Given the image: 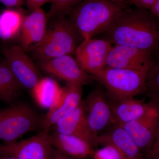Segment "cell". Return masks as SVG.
I'll list each match as a JSON object with an SVG mask.
<instances>
[{"instance_id":"6da1fadb","label":"cell","mask_w":159,"mask_h":159,"mask_svg":"<svg viewBox=\"0 0 159 159\" xmlns=\"http://www.w3.org/2000/svg\"><path fill=\"white\" fill-rule=\"evenodd\" d=\"M104 33L112 44L159 53V21L150 10L124 9Z\"/></svg>"},{"instance_id":"7a4b0ae2","label":"cell","mask_w":159,"mask_h":159,"mask_svg":"<svg viewBox=\"0 0 159 159\" xmlns=\"http://www.w3.org/2000/svg\"><path fill=\"white\" fill-rule=\"evenodd\" d=\"M124 9V4L108 0H84L68 16L84 40L105 32Z\"/></svg>"},{"instance_id":"3957f363","label":"cell","mask_w":159,"mask_h":159,"mask_svg":"<svg viewBox=\"0 0 159 159\" xmlns=\"http://www.w3.org/2000/svg\"><path fill=\"white\" fill-rule=\"evenodd\" d=\"M67 16L56 18L41 42L32 49L39 61L75 53L80 38Z\"/></svg>"},{"instance_id":"277c9868","label":"cell","mask_w":159,"mask_h":159,"mask_svg":"<svg viewBox=\"0 0 159 159\" xmlns=\"http://www.w3.org/2000/svg\"><path fill=\"white\" fill-rule=\"evenodd\" d=\"M147 72L106 66L93 76L105 88L109 97L117 101L145 92Z\"/></svg>"},{"instance_id":"5b68a950","label":"cell","mask_w":159,"mask_h":159,"mask_svg":"<svg viewBox=\"0 0 159 159\" xmlns=\"http://www.w3.org/2000/svg\"><path fill=\"white\" fill-rule=\"evenodd\" d=\"M43 117L25 103L0 110V139L3 143L17 142L29 133L42 130Z\"/></svg>"},{"instance_id":"8992f818","label":"cell","mask_w":159,"mask_h":159,"mask_svg":"<svg viewBox=\"0 0 159 159\" xmlns=\"http://www.w3.org/2000/svg\"><path fill=\"white\" fill-rule=\"evenodd\" d=\"M108 99L104 91L97 88L82 101L89 126L97 136L119 125L113 114L111 102Z\"/></svg>"},{"instance_id":"52a82bcc","label":"cell","mask_w":159,"mask_h":159,"mask_svg":"<svg viewBox=\"0 0 159 159\" xmlns=\"http://www.w3.org/2000/svg\"><path fill=\"white\" fill-rule=\"evenodd\" d=\"M54 148L49 130L42 129L29 139L0 144V152L16 159H51Z\"/></svg>"},{"instance_id":"ba28073f","label":"cell","mask_w":159,"mask_h":159,"mask_svg":"<svg viewBox=\"0 0 159 159\" xmlns=\"http://www.w3.org/2000/svg\"><path fill=\"white\" fill-rule=\"evenodd\" d=\"M6 64L22 86L32 91L42 77L34 63L19 46L6 48L3 51Z\"/></svg>"},{"instance_id":"9c48e42d","label":"cell","mask_w":159,"mask_h":159,"mask_svg":"<svg viewBox=\"0 0 159 159\" xmlns=\"http://www.w3.org/2000/svg\"><path fill=\"white\" fill-rule=\"evenodd\" d=\"M148 51L121 45H113L107 55L106 66L147 72L155 61Z\"/></svg>"},{"instance_id":"30bf717a","label":"cell","mask_w":159,"mask_h":159,"mask_svg":"<svg viewBox=\"0 0 159 159\" xmlns=\"http://www.w3.org/2000/svg\"><path fill=\"white\" fill-rule=\"evenodd\" d=\"M113 44L107 39L84 40L76 49V59L87 74L93 75L106 66L107 55Z\"/></svg>"},{"instance_id":"8fae6325","label":"cell","mask_w":159,"mask_h":159,"mask_svg":"<svg viewBox=\"0 0 159 159\" xmlns=\"http://www.w3.org/2000/svg\"><path fill=\"white\" fill-rule=\"evenodd\" d=\"M130 136L143 154L148 158L159 127V107L145 116L119 125Z\"/></svg>"},{"instance_id":"7c38bea8","label":"cell","mask_w":159,"mask_h":159,"mask_svg":"<svg viewBox=\"0 0 159 159\" xmlns=\"http://www.w3.org/2000/svg\"><path fill=\"white\" fill-rule=\"evenodd\" d=\"M39 66L46 73L66 81L83 86L91 81V77L71 55H65L39 61Z\"/></svg>"},{"instance_id":"4fadbf2b","label":"cell","mask_w":159,"mask_h":159,"mask_svg":"<svg viewBox=\"0 0 159 159\" xmlns=\"http://www.w3.org/2000/svg\"><path fill=\"white\" fill-rule=\"evenodd\" d=\"M52 128L60 133L82 139L94 148L99 145L98 136L94 134L89 126L82 102L73 111L59 119Z\"/></svg>"},{"instance_id":"5bb4252c","label":"cell","mask_w":159,"mask_h":159,"mask_svg":"<svg viewBox=\"0 0 159 159\" xmlns=\"http://www.w3.org/2000/svg\"><path fill=\"white\" fill-rule=\"evenodd\" d=\"M82 87L76 84H67L62 88L59 101L43 117V129L50 130L59 119L68 115L81 104Z\"/></svg>"},{"instance_id":"9a60e30c","label":"cell","mask_w":159,"mask_h":159,"mask_svg":"<svg viewBox=\"0 0 159 159\" xmlns=\"http://www.w3.org/2000/svg\"><path fill=\"white\" fill-rule=\"evenodd\" d=\"M98 142L102 146L113 147L121 159H145L144 154L134 140L119 125L99 134Z\"/></svg>"},{"instance_id":"2e32d148","label":"cell","mask_w":159,"mask_h":159,"mask_svg":"<svg viewBox=\"0 0 159 159\" xmlns=\"http://www.w3.org/2000/svg\"><path fill=\"white\" fill-rule=\"evenodd\" d=\"M48 16L41 8L31 11L24 18L21 29L20 47L25 51L32 50L41 42L47 32Z\"/></svg>"},{"instance_id":"e0dca14e","label":"cell","mask_w":159,"mask_h":159,"mask_svg":"<svg viewBox=\"0 0 159 159\" xmlns=\"http://www.w3.org/2000/svg\"><path fill=\"white\" fill-rule=\"evenodd\" d=\"M111 102L114 118L119 125L142 118L157 106L134 97Z\"/></svg>"},{"instance_id":"ac0fdd59","label":"cell","mask_w":159,"mask_h":159,"mask_svg":"<svg viewBox=\"0 0 159 159\" xmlns=\"http://www.w3.org/2000/svg\"><path fill=\"white\" fill-rule=\"evenodd\" d=\"M50 135L53 148L59 152L75 159H84L93 156L95 149L86 141L55 131Z\"/></svg>"},{"instance_id":"d6986e66","label":"cell","mask_w":159,"mask_h":159,"mask_svg":"<svg viewBox=\"0 0 159 159\" xmlns=\"http://www.w3.org/2000/svg\"><path fill=\"white\" fill-rule=\"evenodd\" d=\"M31 91L38 105L49 110L59 101L62 94V88L54 79L46 77L40 80Z\"/></svg>"},{"instance_id":"ffe728a7","label":"cell","mask_w":159,"mask_h":159,"mask_svg":"<svg viewBox=\"0 0 159 159\" xmlns=\"http://www.w3.org/2000/svg\"><path fill=\"white\" fill-rule=\"evenodd\" d=\"M22 88L6 63L0 64V101L11 104Z\"/></svg>"},{"instance_id":"44dd1931","label":"cell","mask_w":159,"mask_h":159,"mask_svg":"<svg viewBox=\"0 0 159 159\" xmlns=\"http://www.w3.org/2000/svg\"><path fill=\"white\" fill-rule=\"evenodd\" d=\"M25 16L19 11L7 9L0 15V39L9 40L20 33Z\"/></svg>"},{"instance_id":"7402d4cb","label":"cell","mask_w":159,"mask_h":159,"mask_svg":"<svg viewBox=\"0 0 159 159\" xmlns=\"http://www.w3.org/2000/svg\"><path fill=\"white\" fill-rule=\"evenodd\" d=\"M149 102L159 107V57L151 66L146 73L145 92Z\"/></svg>"},{"instance_id":"603a6c76","label":"cell","mask_w":159,"mask_h":159,"mask_svg":"<svg viewBox=\"0 0 159 159\" xmlns=\"http://www.w3.org/2000/svg\"><path fill=\"white\" fill-rule=\"evenodd\" d=\"M84 0H52L48 18H56L68 16L71 10Z\"/></svg>"},{"instance_id":"cb8c5ba5","label":"cell","mask_w":159,"mask_h":159,"mask_svg":"<svg viewBox=\"0 0 159 159\" xmlns=\"http://www.w3.org/2000/svg\"><path fill=\"white\" fill-rule=\"evenodd\" d=\"M93 159H121L116 150L110 145H103L102 148L95 149Z\"/></svg>"},{"instance_id":"d4e9b609","label":"cell","mask_w":159,"mask_h":159,"mask_svg":"<svg viewBox=\"0 0 159 159\" xmlns=\"http://www.w3.org/2000/svg\"><path fill=\"white\" fill-rule=\"evenodd\" d=\"M156 0H129L131 4L139 9L149 10Z\"/></svg>"},{"instance_id":"484cf974","label":"cell","mask_w":159,"mask_h":159,"mask_svg":"<svg viewBox=\"0 0 159 159\" xmlns=\"http://www.w3.org/2000/svg\"><path fill=\"white\" fill-rule=\"evenodd\" d=\"M159 157V127L152 146L148 158L151 159H155Z\"/></svg>"},{"instance_id":"4316f807","label":"cell","mask_w":159,"mask_h":159,"mask_svg":"<svg viewBox=\"0 0 159 159\" xmlns=\"http://www.w3.org/2000/svg\"><path fill=\"white\" fill-rule=\"evenodd\" d=\"M52 0H26L28 8L31 11L41 8L46 3L51 2Z\"/></svg>"},{"instance_id":"83f0119b","label":"cell","mask_w":159,"mask_h":159,"mask_svg":"<svg viewBox=\"0 0 159 159\" xmlns=\"http://www.w3.org/2000/svg\"><path fill=\"white\" fill-rule=\"evenodd\" d=\"M25 0H0V2L8 7H19L23 6Z\"/></svg>"},{"instance_id":"f1b7e54d","label":"cell","mask_w":159,"mask_h":159,"mask_svg":"<svg viewBox=\"0 0 159 159\" xmlns=\"http://www.w3.org/2000/svg\"><path fill=\"white\" fill-rule=\"evenodd\" d=\"M51 159H75L66 155L64 154L59 151L54 149L53 150V153L51 156Z\"/></svg>"},{"instance_id":"f546056e","label":"cell","mask_w":159,"mask_h":159,"mask_svg":"<svg viewBox=\"0 0 159 159\" xmlns=\"http://www.w3.org/2000/svg\"><path fill=\"white\" fill-rule=\"evenodd\" d=\"M150 10L159 21V0H156Z\"/></svg>"},{"instance_id":"4dcf8cb0","label":"cell","mask_w":159,"mask_h":159,"mask_svg":"<svg viewBox=\"0 0 159 159\" xmlns=\"http://www.w3.org/2000/svg\"><path fill=\"white\" fill-rule=\"evenodd\" d=\"M0 159H16L14 157L6 152H0Z\"/></svg>"},{"instance_id":"1f68e13d","label":"cell","mask_w":159,"mask_h":159,"mask_svg":"<svg viewBox=\"0 0 159 159\" xmlns=\"http://www.w3.org/2000/svg\"><path fill=\"white\" fill-rule=\"evenodd\" d=\"M112 2L117 3L119 4H124L125 0H108Z\"/></svg>"},{"instance_id":"d6a6232c","label":"cell","mask_w":159,"mask_h":159,"mask_svg":"<svg viewBox=\"0 0 159 159\" xmlns=\"http://www.w3.org/2000/svg\"><path fill=\"white\" fill-rule=\"evenodd\" d=\"M159 159V157H158L156 159Z\"/></svg>"},{"instance_id":"836d02e7","label":"cell","mask_w":159,"mask_h":159,"mask_svg":"<svg viewBox=\"0 0 159 159\" xmlns=\"http://www.w3.org/2000/svg\"></svg>"}]
</instances>
